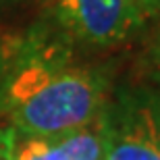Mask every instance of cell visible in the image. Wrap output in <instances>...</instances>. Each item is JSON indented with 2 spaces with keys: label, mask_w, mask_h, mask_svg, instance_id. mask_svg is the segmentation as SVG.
I'll use <instances>...</instances> for the list:
<instances>
[{
  "label": "cell",
  "mask_w": 160,
  "mask_h": 160,
  "mask_svg": "<svg viewBox=\"0 0 160 160\" xmlns=\"http://www.w3.org/2000/svg\"><path fill=\"white\" fill-rule=\"evenodd\" d=\"M142 81L154 89H160V31L148 44L142 60Z\"/></svg>",
  "instance_id": "obj_5"
},
{
  "label": "cell",
  "mask_w": 160,
  "mask_h": 160,
  "mask_svg": "<svg viewBox=\"0 0 160 160\" xmlns=\"http://www.w3.org/2000/svg\"><path fill=\"white\" fill-rule=\"evenodd\" d=\"M12 50H15V40H2L0 38V106H2V92H4V81L11 69Z\"/></svg>",
  "instance_id": "obj_6"
},
{
  "label": "cell",
  "mask_w": 160,
  "mask_h": 160,
  "mask_svg": "<svg viewBox=\"0 0 160 160\" xmlns=\"http://www.w3.org/2000/svg\"><path fill=\"white\" fill-rule=\"evenodd\" d=\"M15 146H17V133L6 125L0 129V160H15Z\"/></svg>",
  "instance_id": "obj_7"
},
{
  "label": "cell",
  "mask_w": 160,
  "mask_h": 160,
  "mask_svg": "<svg viewBox=\"0 0 160 160\" xmlns=\"http://www.w3.org/2000/svg\"><path fill=\"white\" fill-rule=\"evenodd\" d=\"M143 83V81H142ZM150 88V85H148ZM150 92H152V98H154V106H156V114H158V123H160V89H154L150 88Z\"/></svg>",
  "instance_id": "obj_9"
},
{
  "label": "cell",
  "mask_w": 160,
  "mask_h": 160,
  "mask_svg": "<svg viewBox=\"0 0 160 160\" xmlns=\"http://www.w3.org/2000/svg\"><path fill=\"white\" fill-rule=\"evenodd\" d=\"M15 160H102L100 117L77 131L54 137H19Z\"/></svg>",
  "instance_id": "obj_4"
},
{
  "label": "cell",
  "mask_w": 160,
  "mask_h": 160,
  "mask_svg": "<svg viewBox=\"0 0 160 160\" xmlns=\"http://www.w3.org/2000/svg\"><path fill=\"white\" fill-rule=\"evenodd\" d=\"M2 2H6V0H0V4H2Z\"/></svg>",
  "instance_id": "obj_10"
},
{
  "label": "cell",
  "mask_w": 160,
  "mask_h": 160,
  "mask_svg": "<svg viewBox=\"0 0 160 160\" xmlns=\"http://www.w3.org/2000/svg\"><path fill=\"white\" fill-rule=\"evenodd\" d=\"M143 17H160V0H137Z\"/></svg>",
  "instance_id": "obj_8"
},
{
  "label": "cell",
  "mask_w": 160,
  "mask_h": 160,
  "mask_svg": "<svg viewBox=\"0 0 160 160\" xmlns=\"http://www.w3.org/2000/svg\"><path fill=\"white\" fill-rule=\"evenodd\" d=\"M100 125L102 160H160V123L146 83H131L108 96Z\"/></svg>",
  "instance_id": "obj_2"
},
{
  "label": "cell",
  "mask_w": 160,
  "mask_h": 160,
  "mask_svg": "<svg viewBox=\"0 0 160 160\" xmlns=\"http://www.w3.org/2000/svg\"><path fill=\"white\" fill-rule=\"evenodd\" d=\"M108 96L106 69L73 62L65 40L33 31L15 40L0 117L19 137H54L94 123Z\"/></svg>",
  "instance_id": "obj_1"
},
{
  "label": "cell",
  "mask_w": 160,
  "mask_h": 160,
  "mask_svg": "<svg viewBox=\"0 0 160 160\" xmlns=\"http://www.w3.org/2000/svg\"><path fill=\"white\" fill-rule=\"evenodd\" d=\"M137 0H56V21L69 40L114 46L129 40L143 21Z\"/></svg>",
  "instance_id": "obj_3"
}]
</instances>
